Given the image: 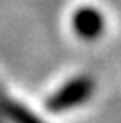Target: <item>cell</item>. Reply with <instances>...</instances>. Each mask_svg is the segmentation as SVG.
<instances>
[{
  "label": "cell",
  "instance_id": "obj_1",
  "mask_svg": "<svg viewBox=\"0 0 121 123\" xmlns=\"http://www.w3.org/2000/svg\"><path fill=\"white\" fill-rule=\"evenodd\" d=\"M94 92V81L88 75H77L63 83L54 94L48 96L46 100V110L48 111H67L73 108L83 106Z\"/></svg>",
  "mask_w": 121,
  "mask_h": 123
},
{
  "label": "cell",
  "instance_id": "obj_2",
  "mask_svg": "<svg viewBox=\"0 0 121 123\" xmlns=\"http://www.w3.org/2000/svg\"><path fill=\"white\" fill-rule=\"evenodd\" d=\"M71 21H73V31L85 40H94V38L102 37L104 27H106V19H104L102 12H98L94 6L77 8Z\"/></svg>",
  "mask_w": 121,
  "mask_h": 123
},
{
  "label": "cell",
  "instance_id": "obj_3",
  "mask_svg": "<svg viewBox=\"0 0 121 123\" xmlns=\"http://www.w3.org/2000/svg\"><path fill=\"white\" fill-rule=\"evenodd\" d=\"M0 113L6 117L8 123H46L33 110H29L27 106H23L21 102H17L15 98L8 96L2 90H0Z\"/></svg>",
  "mask_w": 121,
  "mask_h": 123
},
{
  "label": "cell",
  "instance_id": "obj_4",
  "mask_svg": "<svg viewBox=\"0 0 121 123\" xmlns=\"http://www.w3.org/2000/svg\"><path fill=\"white\" fill-rule=\"evenodd\" d=\"M0 123H6V117H4L2 113H0Z\"/></svg>",
  "mask_w": 121,
  "mask_h": 123
}]
</instances>
